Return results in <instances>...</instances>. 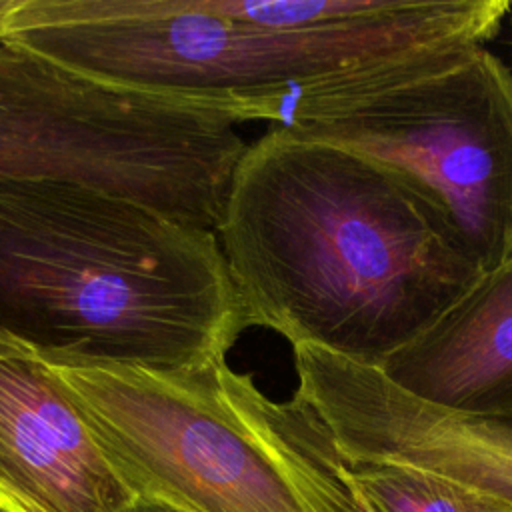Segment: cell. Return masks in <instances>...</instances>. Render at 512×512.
<instances>
[{"instance_id": "cell-1", "label": "cell", "mask_w": 512, "mask_h": 512, "mask_svg": "<svg viewBox=\"0 0 512 512\" xmlns=\"http://www.w3.org/2000/svg\"><path fill=\"white\" fill-rule=\"evenodd\" d=\"M214 232L246 328L374 368L482 278L390 170L278 128L246 146Z\"/></svg>"}, {"instance_id": "cell-2", "label": "cell", "mask_w": 512, "mask_h": 512, "mask_svg": "<svg viewBox=\"0 0 512 512\" xmlns=\"http://www.w3.org/2000/svg\"><path fill=\"white\" fill-rule=\"evenodd\" d=\"M244 330L214 230L78 184L0 180V334L186 372L226 362Z\"/></svg>"}, {"instance_id": "cell-3", "label": "cell", "mask_w": 512, "mask_h": 512, "mask_svg": "<svg viewBox=\"0 0 512 512\" xmlns=\"http://www.w3.org/2000/svg\"><path fill=\"white\" fill-rule=\"evenodd\" d=\"M508 0H306L266 26L238 0H20L6 36L100 80L274 122L298 92L428 52L484 46Z\"/></svg>"}, {"instance_id": "cell-4", "label": "cell", "mask_w": 512, "mask_h": 512, "mask_svg": "<svg viewBox=\"0 0 512 512\" xmlns=\"http://www.w3.org/2000/svg\"><path fill=\"white\" fill-rule=\"evenodd\" d=\"M38 354L134 498L176 512H314L294 396L270 400L226 362L162 372Z\"/></svg>"}, {"instance_id": "cell-5", "label": "cell", "mask_w": 512, "mask_h": 512, "mask_svg": "<svg viewBox=\"0 0 512 512\" xmlns=\"http://www.w3.org/2000/svg\"><path fill=\"white\" fill-rule=\"evenodd\" d=\"M272 128L390 170L492 272L512 256V72L484 46L428 52L288 98Z\"/></svg>"}, {"instance_id": "cell-6", "label": "cell", "mask_w": 512, "mask_h": 512, "mask_svg": "<svg viewBox=\"0 0 512 512\" xmlns=\"http://www.w3.org/2000/svg\"><path fill=\"white\" fill-rule=\"evenodd\" d=\"M224 108L118 86L0 36V180L130 198L216 230L246 142Z\"/></svg>"}, {"instance_id": "cell-7", "label": "cell", "mask_w": 512, "mask_h": 512, "mask_svg": "<svg viewBox=\"0 0 512 512\" xmlns=\"http://www.w3.org/2000/svg\"><path fill=\"white\" fill-rule=\"evenodd\" d=\"M294 392L350 464H394L446 480L512 512V416L424 402L378 368L296 344Z\"/></svg>"}, {"instance_id": "cell-8", "label": "cell", "mask_w": 512, "mask_h": 512, "mask_svg": "<svg viewBox=\"0 0 512 512\" xmlns=\"http://www.w3.org/2000/svg\"><path fill=\"white\" fill-rule=\"evenodd\" d=\"M132 500L40 354L0 334V508L122 512Z\"/></svg>"}, {"instance_id": "cell-9", "label": "cell", "mask_w": 512, "mask_h": 512, "mask_svg": "<svg viewBox=\"0 0 512 512\" xmlns=\"http://www.w3.org/2000/svg\"><path fill=\"white\" fill-rule=\"evenodd\" d=\"M378 370L424 402L512 416V256Z\"/></svg>"}, {"instance_id": "cell-10", "label": "cell", "mask_w": 512, "mask_h": 512, "mask_svg": "<svg viewBox=\"0 0 512 512\" xmlns=\"http://www.w3.org/2000/svg\"><path fill=\"white\" fill-rule=\"evenodd\" d=\"M376 512H502L484 498L436 476L394 464H350Z\"/></svg>"}, {"instance_id": "cell-11", "label": "cell", "mask_w": 512, "mask_h": 512, "mask_svg": "<svg viewBox=\"0 0 512 512\" xmlns=\"http://www.w3.org/2000/svg\"><path fill=\"white\" fill-rule=\"evenodd\" d=\"M122 512H176V510L166 508L156 502H150V500H144V498H134Z\"/></svg>"}, {"instance_id": "cell-12", "label": "cell", "mask_w": 512, "mask_h": 512, "mask_svg": "<svg viewBox=\"0 0 512 512\" xmlns=\"http://www.w3.org/2000/svg\"><path fill=\"white\" fill-rule=\"evenodd\" d=\"M18 4H20V0H0V36H6L10 16Z\"/></svg>"}, {"instance_id": "cell-13", "label": "cell", "mask_w": 512, "mask_h": 512, "mask_svg": "<svg viewBox=\"0 0 512 512\" xmlns=\"http://www.w3.org/2000/svg\"><path fill=\"white\" fill-rule=\"evenodd\" d=\"M0 512H6V510H4V508H0Z\"/></svg>"}]
</instances>
